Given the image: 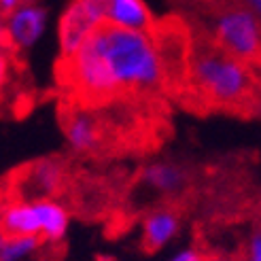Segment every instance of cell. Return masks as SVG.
Listing matches in <instances>:
<instances>
[{
	"instance_id": "1",
	"label": "cell",
	"mask_w": 261,
	"mask_h": 261,
	"mask_svg": "<svg viewBox=\"0 0 261 261\" xmlns=\"http://www.w3.org/2000/svg\"><path fill=\"white\" fill-rule=\"evenodd\" d=\"M87 41L107 62L111 74L119 85L121 102L151 100L166 89L162 62L151 34L102 21L87 36Z\"/></svg>"
},
{
	"instance_id": "2",
	"label": "cell",
	"mask_w": 261,
	"mask_h": 261,
	"mask_svg": "<svg viewBox=\"0 0 261 261\" xmlns=\"http://www.w3.org/2000/svg\"><path fill=\"white\" fill-rule=\"evenodd\" d=\"M187 85L213 107H236L251 94L253 74L246 64L229 58L208 38L191 51Z\"/></svg>"
},
{
	"instance_id": "3",
	"label": "cell",
	"mask_w": 261,
	"mask_h": 261,
	"mask_svg": "<svg viewBox=\"0 0 261 261\" xmlns=\"http://www.w3.org/2000/svg\"><path fill=\"white\" fill-rule=\"evenodd\" d=\"M58 117L70 149L83 158L85 155L102 158V155L111 153L115 140H119V132L102 113V109L91 111L68 100L60 104Z\"/></svg>"
},
{
	"instance_id": "4",
	"label": "cell",
	"mask_w": 261,
	"mask_h": 261,
	"mask_svg": "<svg viewBox=\"0 0 261 261\" xmlns=\"http://www.w3.org/2000/svg\"><path fill=\"white\" fill-rule=\"evenodd\" d=\"M213 43L246 66H261V23L242 5H225L217 11Z\"/></svg>"
},
{
	"instance_id": "5",
	"label": "cell",
	"mask_w": 261,
	"mask_h": 261,
	"mask_svg": "<svg viewBox=\"0 0 261 261\" xmlns=\"http://www.w3.org/2000/svg\"><path fill=\"white\" fill-rule=\"evenodd\" d=\"M9 189L0 193L5 204L54 200L68 187V164L60 158H45L11 172Z\"/></svg>"
},
{
	"instance_id": "6",
	"label": "cell",
	"mask_w": 261,
	"mask_h": 261,
	"mask_svg": "<svg viewBox=\"0 0 261 261\" xmlns=\"http://www.w3.org/2000/svg\"><path fill=\"white\" fill-rule=\"evenodd\" d=\"M104 21V0H72L58 23L60 58L70 60Z\"/></svg>"
},
{
	"instance_id": "7",
	"label": "cell",
	"mask_w": 261,
	"mask_h": 261,
	"mask_svg": "<svg viewBox=\"0 0 261 261\" xmlns=\"http://www.w3.org/2000/svg\"><path fill=\"white\" fill-rule=\"evenodd\" d=\"M180 227V215L172 206H162L151 211L142 221L140 249L145 253H155L170 242Z\"/></svg>"
},
{
	"instance_id": "8",
	"label": "cell",
	"mask_w": 261,
	"mask_h": 261,
	"mask_svg": "<svg viewBox=\"0 0 261 261\" xmlns=\"http://www.w3.org/2000/svg\"><path fill=\"white\" fill-rule=\"evenodd\" d=\"M104 21L145 34H151L158 23L145 0H104Z\"/></svg>"
},
{
	"instance_id": "9",
	"label": "cell",
	"mask_w": 261,
	"mask_h": 261,
	"mask_svg": "<svg viewBox=\"0 0 261 261\" xmlns=\"http://www.w3.org/2000/svg\"><path fill=\"white\" fill-rule=\"evenodd\" d=\"M45 9L36 7L34 3H23L13 15L7 19V30L13 49H28L32 47L38 36L45 30Z\"/></svg>"
},
{
	"instance_id": "10",
	"label": "cell",
	"mask_w": 261,
	"mask_h": 261,
	"mask_svg": "<svg viewBox=\"0 0 261 261\" xmlns=\"http://www.w3.org/2000/svg\"><path fill=\"white\" fill-rule=\"evenodd\" d=\"M0 236L3 238H23L43 236L41 217L34 202H11L0 213Z\"/></svg>"
},
{
	"instance_id": "11",
	"label": "cell",
	"mask_w": 261,
	"mask_h": 261,
	"mask_svg": "<svg viewBox=\"0 0 261 261\" xmlns=\"http://www.w3.org/2000/svg\"><path fill=\"white\" fill-rule=\"evenodd\" d=\"M140 178L162 193H178L187 182V172L172 162H153L142 170Z\"/></svg>"
},
{
	"instance_id": "12",
	"label": "cell",
	"mask_w": 261,
	"mask_h": 261,
	"mask_svg": "<svg viewBox=\"0 0 261 261\" xmlns=\"http://www.w3.org/2000/svg\"><path fill=\"white\" fill-rule=\"evenodd\" d=\"M36 211L41 217V227H43V240L45 242H58L64 238L68 227V213L60 202L56 200H38Z\"/></svg>"
},
{
	"instance_id": "13",
	"label": "cell",
	"mask_w": 261,
	"mask_h": 261,
	"mask_svg": "<svg viewBox=\"0 0 261 261\" xmlns=\"http://www.w3.org/2000/svg\"><path fill=\"white\" fill-rule=\"evenodd\" d=\"M43 242H45L43 236L0 238V261H19L25 255L34 253Z\"/></svg>"
},
{
	"instance_id": "14",
	"label": "cell",
	"mask_w": 261,
	"mask_h": 261,
	"mask_svg": "<svg viewBox=\"0 0 261 261\" xmlns=\"http://www.w3.org/2000/svg\"><path fill=\"white\" fill-rule=\"evenodd\" d=\"M244 261H261V227H257L246 242L244 249Z\"/></svg>"
},
{
	"instance_id": "15",
	"label": "cell",
	"mask_w": 261,
	"mask_h": 261,
	"mask_svg": "<svg viewBox=\"0 0 261 261\" xmlns=\"http://www.w3.org/2000/svg\"><path fill=\"white\" fill-rule=\"evenodd\" d=\"M204 255L206 253H202L198 249H185V251L176 253L172 261H204Z\"/></svg>"
},
{
	"instance_id": "16",
	"label": "cell",
	"mask_w": 261,
	"mask_h": 261,
	"mask_svg": "<svg viewBox=\"0 0 261 261\" xmlns=\"http://www.w3.org/2000/svg\"><path fill=\"white\" fill-rule=\"evenodd\" d=\"M7 76H9V58L3 49H0V89L7 83Z\"/></svg>"
},
{
	"instance_id": "17",
	"label": "cell",
	"mask_w": 261,
	"mask_h": 261,
	"mask_svg": "<svg viewBox=\"0 0 261 261\" xmlns=\"http://www.w3.org/2000/svg\"><path fill=\"white\" fill-rule=\"evenodd\" d=\"M204 261H244V259L229 255V253H208V255H204Z\"/></svg>"
},
{
	"instance_id": "18",
	"label": "cell",
	"mask_w": 261,
	"mask_h": 261,
	"mask_svg": "<svg viewBox=\"0 0 261 261\" xmlns=\"http://www.w3.org/2000/svg\"><path fill=\"white\" fill-rule=\"evenodd\" d=\"M240 3H242V7L249 9L253 15L257 17V21L261 23V0H240Z\"/></svg>"
},
{
	"instance_id": "19",
	"label": "cell",
	"mask_w": 261,
	"mask_h": 261,
	"mask_svg": "<svg viewBox=\"0 0 261 261\" xmlns=\"http://www.w3.org/2000/svg\"><path fill=\"white\" fill-rule=\"evenodd\" d=\"M198 3H204V5H217V7H225L227 0H198Z\"/></svg>"
}]
</instances>
